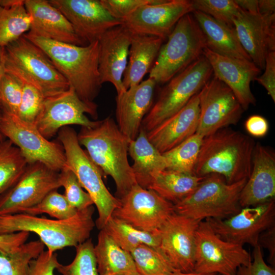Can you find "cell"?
I'll return each mask as SVG.
<instances>
[{
	"label": "cell",
	"mask_w": 275,
	"mask_h": 275,
	"mask_svg": "<svg viewBox=\"0 0 275 275\" xmlns=\"http://www.w3.org/2000/svg\"><path fill=\"white\" fill-rule=\"evenodd\" d=\"M77 139L103 177L113 178L118 199H122L138 184L128 160L130 141L111 117L99 121L93 127H81Z\"/></svg>",
	"instance_id": "cell-1"
},
{
	"label": "cell",
	"mask_w": 275,
	"mask_h": 275,
	"mask_svg": "<svg viewBox=\"0 0 275 275\" xmlns=\"http://www.w3.org/2000/svg\"><path fill=\"white\" fill-rule=\"evenodd\" d=\"M254 140L227 127L204 137L194 175L217 174L228 184L249 177L256 145Z\"/></svg>",
	"instance_id": "cell-2"
},
{
	"label": "cell",
	"mask_w": 275,
	"mask_h": 275,
	"mask_svg": "<svg viewBox=\"0 0 275 275\" xmlns=\"http://www.w3.org/2000/svg\"><path fill=\"white\" fill-rule=\"evenodd\" d=\"M24 36L48 56L81 100L95 103L102 85L98 71V40L79 46L28 33Z\"/></svg>",
	"instance_id": "cell-3"
},
{
	"label": "cell",
	"mask_w": 275,
	"mask_h": 275,
	"mask_svg": "<svg viewBox=\"0 0 275 275\" xmlns=\"http://www.w3.org/2000/svg\"><path fill=\"white\" fill-rule=\"evenodd\" d=\"M93 205L78 210L72 217L52 219L19 213L0 216V234L25 231L37 234L50 254L66 247L76 248L90 238L95 226Z\"/></svg>",
	"instance_id": "cell-4"
},
{
	"label": "cell",
	"mask_w": 275,
	"mask_h": 275,
	"mask_svg": "<svg viewBox=\"0 0 275 275\" xmlns=\"http://www.w3.org/2000/svg\"><path fill=\"white\" fill-rule=\"evenodd\" d=\"M5 71L38 88L45 98L70 86L48 56L24 35L5 47Z\"/></svg>",
	"instance_id": "cell-5"
},
{
	"label": "cell",
	"mask_w": 275,
	"mask_h": 275,
	"mask_svg": "<svg viewBox=\"0 0 275 275\" xmlns=\"http://www.w3.org/2000/svg\"><path fill=\"white\" fill-rule=\"evenodd\" d=\"M167 43L162 45L149 78L162 84L184 70L203 55L205 38L193 14L180 19Z\"/></svg>",
	"instance_id": "cell-6"
},
{
	"label": "cell",
	"mask_w": 275,
	"mask_h": 275,
	"mask_svg": "<svg viewBox=\"0 0 275 275\" xmlns=\"http://www.w3.org/2000/svg\"><path fill=\"white\" fill-rule=\"evenodd\" d=\"M246 181L228 184L219 175L205 176L191 194L174 205L175 212L199 221L229 217L241 209L239 197Z\"/></svg>",
	"instance_id": "cell-7"
},
{
	"label": "cell",
	"mask_w": 275,
	"mask_h": 275,
	"mask_svg": "<svg viewBox=\"0 0 275 275\" xmlns=\"http://www.w3.org/2000/svg\"><path fill=\"white\" fill-rule=\"evenodd\" d=\"M58 135L65 151L67 166L75 174L97 208L98 217L95 226L101 230L119 206L120 200L106 188L101 171L81 147L76 131L65 126L59 130Z\"/></svg>",
	"instance_id": "cell-8"
},
{
	"label": "cell",
	"mask_w": 275,
	"mask_h": 275,
	"mask_svg": "<svg viewBox=\"0 0 275 275\" xmlns=\"http://www.w3.org/2000/svg\"><path fill=\"white\" fill-rule=\"evenodd\" d=\"M212 74L210 63L202 55L168 81L144 117L142 127L147 132L176 113L200 91Z\"/></svg>",
	"instance_id": "cell-9"
},
{
	"label": "cell",
	"mask_w": 275,
	"mask_h": 275,
	"mask_svg": "<svg viewBox=\"0 0 275 275\" xmlns=\"http://www.w3.org/2000/svg\"><path fill=\"white\" fill-rule=\"evenodd\" d=\"M251 260L243 246L222 239L207 221L200 222L196 235L194 271L236 275L238 268Z\"/></svg>",
	"instance_id": "cell-10"
},
{
	"label": "cell",
	"mask_w": 275,
	"mask_h": 275,
	"mask_svg": "<svg viewBox=\"0 0 275 275\" xmlns=\"http://www.w3.org/2000/svg\"><path fill=\"white\" fill-rule=\"evenodd\" d=\"M0 131L20 150L28 164L40 162L60 172L67 167L65 151L60 143L45 138L34 124L18 116L1 111Z\"/></svg>",
	"instance_id": "cell-11"
},
{
	"label": "cell",
	"mask_w": 275,
	"mask_h": 275,
	"mask_svg": "<svg viewBox=\"0 0 275 275\" xmlns=\"http://www.w3.org/2000/svg\"><path fill=\"white\" fill-rule=\"evenodd\" d=\"M61 187L59 172L40 162L28 164L17 181L0 196V216L23 213Z\"/></svg>",
	"instance_id": "cell-12"
},
{
	"label": "cell",
	"mask_w": 275,
	"mask_h": 275,
	"mask_svg": "<svg viewBox=\"0 0 275 275\" xmlns=\"http://www.w3.org/2000/svg\"><path fill=\"white\" fill-rule=\"evenodd\" d=\"M94 119L98 118L97 105L81 100L71 87L61 93L45 98L42 110L35 125L47 139L54 136L62 127L70 125L93 127L99 121H91L85 115Z\"/></svg>",
	"instance_id": "cell-13"
},
{
	"label": "cell",
	"mask_w": 275,
	"mask_h": 275,
	"mask_svg": "<svg viewBox=\"0 0 275 275\" xmlns=\"http://www.w3.org/2000/svg\"><path fill=\"white\" fill-rule=\"evenodd\" d=\"M200 113L197 133L204 137L236 124L244 109L232 91L213 76L198 92Z\"/></svg>",
	"instance_id": "cell-14"
},
{
	"label": "cell",
	"mask_w": 275,
	"mask_h": 275,
	"mask_svg": "<svg viewBox=\"0 0 275 275\" xmlns=\"http://www.w3.org/2000/svg\"><path fill=\"white\" fill-rule=\"evenodd\" d=\"M112 216L150 233L157 232L174 212V204L138 184L120 200Z\"/></svg>",
	"instance_id": "cell-15"
},
{
	"label": "cell",
	"mask_w": 275,
	"mask_h": 275,
	"mask_svg": "<svg viewBox=\"0 0 275 275\" xmlns=\"http://www.w3.org/2000/svg\"><path fill=\"white\" fill-rule=\"evenodd\" d=\"M205 220L222 239L242 246L248 244L254 248L258 245L261 233L275 225L274 200L242 207L238 212L227 218Z\"/></svg>",
	"instance_id": "cell-16"
},
{
	"label": "cell",
	"mask_w": 275,
	"mask_h": 275,
	"mask_svg": "<svg viewBox=\"0 0 275 275\" xmlns=\"http://www.w3.org/2000/svg\"><path fill=\"white\" fill-rule=\"evenodd\" d=\"M194 11L192 1L162 0L137 9L121 20L132 33L167 39L185 15Z\"/></svg>",
	"instance_id": "cell-17"
},
{
	"label": "cell",
	"mask_w": 275,
	"mask_h": 275,
	"mask_svg": "<svg viewBox=\"0 0 275 275\" xmlns=\"http://www.w3.org/2000/svg\"><path fill=\"white\" fill-rule=\"evenodd\" d=\"M200 221L174 212L159 230V248L176 270L194 271L196 231Z\"/></svg>",
	"instance_id": "cell-18"
},
{
	"label": "cell",
	"mask_w": 275,
	"mask_h": 275,
	"mask_svg": "<svg viewBox=\"0 0 275 275\" xmlns=\"http://www.w3.org/2000/svg\"><path fill=\"white\" fill-rule=\"evenodd\" d=\"M71 24L86 45L98 40L108 30L121 24L98 0H49Z\"/></svg>",
	"instance_id": "cell-19"
},
{
	"label": "cell",
	"mask_w": 275,
	"mask_h": 275,
	"mask_svg": "<svg viewBox=\"0 0 275 275\" xmlns=\"http://www.w3.org/2000/svg\"><path fill=\"white\" fill-rule=\"evenodd\" d=\"M233 27L252 61L264 69L267 54L275 51V14L250 13L240 8Z\"/></svg>",
	"instance_id": "cell-20"
},
{
	"label": "cell",
	"mask_w": 275,
	"mask_h": 275,
	"mask_svg": "<svg viewBox=\"0 0 275 275\" xmlns=\"http://www.w3.org/2000/svg\"><path fill=\"white\" fill-rule=\"evenodd\" d=\"M132 33L122 25L112 28L98 39V71L101 84H113L117 95L125 92L123 76L126 68Z\"/></svg>",
	"instance_id": "cell-21"
},
{
	"label": "cell",
	"mask_w": 275,
	"mask_h": 275,
	"mask_svg": "<svg viewBox=\"0 0 275 275\" xmlns=\"http://www.w3.org/2000/svg\"><path fill=\"white\" fill-rule=\"evenodd\" d=\"M203 55L210 63L214 76L232 91L244 111L256 104L250 85L261 69L252 61L222 56L206 47Z\"/></svg>",
	"instance_id": "cell-22"
},
{
	"label": "cell",
	"mask_w": 275,
	"mask_h": 275,
	"mask_svg": "<svg viewBox=\"0 0 275 275\" xmlns=\"http://www.w3.org/2000/svg\"><path fill=\"white\" fill-rule=\"evenodd\" d=\"M275 153L270 147L256 143L249 177L239 197L241 208L274 200Z\"/></svg>",
	"instance_id": "cell-23"
},
{
	"label": "cell",
	"mask_w": 275,
	"mask_h": 275,
	"mask_svg": "<svg viewBox=\"0 0 275 275\" xmlns=\"http://www.w3.org/2000/svg\"><path fill=\"white\" fill-rule=\"evenodd\" d=\"M156 83L148 78L116 98V117L122 133L130 141L138 136L143 120L152 106Z\"/></svg>",
	"instance_id": "cell-24"
},
{
	"label": "cell",
	"mask_w": 275,
	"mask_h": 275,
	"mask_svg": "<svg viewBox=\"0 0 275 275\" xmlns=\"http://www.w3.org/2000/svg\"><path fill=\"white\" fill-rule=\"evenodd\" d=\"M199 113L198 93L178 112L147 132V138L163 154L196 132Z\"/></svg>",
	"instance_id": "cell-25"
},
{
	"label": "cell",
	"mask_w": 275,
	"mask_h": 275,
	"mask_svg": "<svg viewBox=\"0 0 275 275\" xmlns=\"http://www.w3.org/2000/svg\"><path fill=\"white\" fill-rule=\"evenodd\" d=\"M32 22L28 33L52 40L85 46L66 17L46 0H25Z\"/></svg>",
	"instance_id": "cell-26"
},
{
	"label": "cell",
	"mask_w": 275,
	"mask_h": 275,
	"mask_svg": "<svg viewBox=\"0 0 275 275\" xmlns=\"http://www.w3.org/2000/svg\"><path fill=\"white\" fill-rule=\"evenodd\" d=\"M163 41L155 36L132 33L129 61L123 76L126 90L141 83L150 71Z\"/></svg>",
	"instance_id": "cell-27"
},
{
	"label": "cell",
	"mask_w": 275,
	"mask_h": 275,
	"mask_svg": "<svg viewBox=\"0 0 275 275\" xmlns=\"http://www.w3.org/2000/svg\"><path fill=\"white\" fill-rule=\"evenodd\" d=\"M192 14L205 38L206 48L218 54L252 61L240 44L233 27L198 11Z\"/></svg>",
	"instance_id": "cell-28"
},
{
	"label": "cell",
	"mask_w": 275,
	"mask_h": 275,
	"mask_svg": "<svg viewBox=\"0 0 275 275\" xmlns=\"http://www.w3.org/2000/svg\"><path fill=\"white\" fill-rule=\"evenodd\" d=\"M128 152L133 161L131 168L136 182L143 188L155 174L167 169L163 154L150 142L142 127L136 138L129 142Z\"/></svg>",
	"instance_id": "cell-29"
},
{
	"label": "cell",
	"mask_w": 275,
	"mask_h": 275,
	"mask_svg": "<svg viewBox=\"0 0 275 275\" xmlns=\"http://www.w3.org/2000/svg\"><path fill=\"white\" fill-rule=\"evenodd\" d=\"M94 253L100 275H139L131 253L120 246L103 229L98 233Z\"/></svg>",
	"instance_id": "cell-30"
},
{
	"label": "cell",
	"mask_w": 275,
	"mask_h": 275,
	"mask_svg": "<svg viewBox=\"0 0 275 275\" xmlns=\"http://www.w3.org/2000/svg\"><path fill=\"white\" fill-rule=\"evenodd\" d=\"M204 177L165 169L151 178L146 189L155 191L174 205L191 194Z\"/></svg>",
	"instance_id": "cell-31"
},
{
	"label": "cell",
	"mask_w": 275,
	"mask_h": 275,
	"mask_svg": "<svg viewBox=\"0 0 275 275\" xmlns=\"http://www.w3.org/2000/svg\"><path fill=\"white\" fill-rule=\"evenodd\" d=\"M103 229L122 249L131 252L140 244L159 247V230L150 233L139 230L132 226L112 216Z\"/></svg>",
	"instance_id": "cell-32"
},
{
	"label": "cell",
	"mask_w": 275,
	"mask_h": 275,
	"mask_svg": "<svg viewBox=\"0 0 275 275\" xmlns=\"http://www.w3.org/2000/svg\"><path fill=\"white\" fill-rule=\"evenodd\" d=\"M24 1L10 8L0 7V48L6 47L29 32L32 19Z\"/></svg>",
	"instance_id": "cell-33"
},
{
	"label": "cell",
	"mask_w": 275,
	"mask_h": 275,
	"mask_svg": "<svg viewBox=\"0 0 275 275\" xmlns=\"http://www.w3.org/2000/svg\"><path fill=\"white\" fill-rule=\"evenodd\" d=\"M204 136L196 132L177 146L163 153L167 170L193 174Z\"/></svg>",
	"instance_id": "cell-34"
},
{
	"label": "cell",
	"mask_w": 275,
	"mask_h": 275,
	"mask_svg": "<svg viewBox=\"0 0 275 275\" xmlns=\"http://www.w3.org/2000/svg\"><path fill=\"white\" fill-rule=\"evenodd\" d=\"M27 165L19 149L9 140L0 142V196L14 184Z\"/></svg>",
	"instance_id": "cell-35"
},
{
	"label": "cell",
	"mask_w": 275,
	"mask_h": 275,
	"mask_svg": "<svg viewBox=\"0 0 275 275\" xmlns=\"http://www.w3.org/2000/svg\"><path fill=\"white\" fill-rule=\"evenodd\" d=\"M130 253L139 275H170L176 271L159 247L142 244Z\"/></svg>",
	"instance_id": "cell-36"
},
{
	"label": "cell",
	"mask_w": 275,
	"mask_h": 275,
	"mask_svg": "<svg viewBox=\"0 0 275 275\" xmlns=\"http://www.w3.org/2000/svg\"><path fill=\"white\" fill-rule=\"evenodd\" d=\"M44 248L38 239L25 243L15 253L0 252V275H28L31 261L44 251Z\"/></svg>",
	"instance_id": "cell-37"
},
{
	"label": "cell",
	"mask_w": 275,
	"mask_h": 275,
	"mask_svg": "<svg viewBox=\"0 0 275 275\" xmlns=\"http://www.w3.org/2000/svg\"><path fill=\"white\" fill-rule=\"evenodd\" d=\"M75 248L73 260L65 265L60 263L56 270L62 275H100L92 239L89 238Z\"/></svg>",
	"instance_id": "cell-38"
},
{
	"label": "cell",
	"mask_w": 275,
	"mask_h": 275,
	"mask_svg": "<svg viewBox=\"0 0 275 275\" xmlns=\"http://www.w3.org/2000/svg\"><path fill=\"white\" fill-rule=\"evenodd\" d=\"M77 211L69 204L64 195L54 190L49 193L39 203L26 209L23 213L36 216L46 213L55 219L64 220L72 217Z\"/></svg>",
	"instance_id": "cell-39"
},
{
	"label": "cell",
	"mask_w": 275,
	"mask_h": 275,
	"mask_svg": "<svg viewBox=\"0 0 275 275\" xmlns=\"http://www.w3.org/2000/svg\"><path fill=\"white\" fill-rule=\"evenodd\" d=\"M192 3L194 11L207 14L230 27H233V20L240 10L234 0H193Z\"/></svg>",
	"instance_id": "cell-40"
},
{
	"label": "cell",
	"mask_w": 275,
	"mask_h": 275,
	"mask_svg": "<svg viewBox=\"0 0 275 275\" xmlns=\"http://www.w3.org/2000/svg\"><path fill=\"white\" fill-rule=\"evenodd\" d=\"M61 186L65 190L64 196L69 204L77 210L92 206L93 200L85 191L76 176L67 166L59 172Z\"/></svg>",
	"instance_id": "cell-41"
},
{
	"label": "cell",
	"mask_w": 275,
	"mask_h": 275,
	"mask_svg": "<svg viewBox=\"0 0 275 275\" xmlns=\"http://www.w3.org/2000/svg\"><path fill=\"white\" fill-rule=\"evenodd\" d=\"M21 81L22 83V94L17 116L26 123L35 125L42 110L45 98L36 87L27 82Z\"/></svg>",
	"instance_id": "cell-42"
},
{
	"label": "cell",
	"mask_w": 275,
	"mask_h": 275,
	"mask_svg": "<svg viewBox=\"0 0 275 275\" xmlns=\"http://www.w3.org/2000/svg\"><path fill=\"white\" fill-rule=\"evenodd\" d=\"M22 94L21 81L5 73L0 83L1 111L17 116Z\"/></svg>",
	"instance_id": "cell-43"
},
{
	"label": "cell",
	"mask_w": 275,
	"mask_h": 275,
	"mask_svg": "<svg viewBox=\"0 0 275 275\" xmlns=\"http://www.w3.org/2000/svg\"><path fill=\"white\" fill-rule=\"evenodd\" d=\"M162 0H100L110 14L120 21L139 8L148 4L158 3Z\"/></svg>",
	"instance_id": "cell-44"
},
{
	"label": "cell",
	"mask_w": 275,
	"mask_h": 275,
	"mask_svg": "<svg viewBox=\"0 0 275 275\" xmlns=\"http://www.w3.org/2000/svg\"><path fill=\"white\" fill-rule=\"evenodd\" d=\"M236 275H275V269L265 262L261 248L257 245L254 248L250 263L240 266Z\"/></svg>",
	"instance_id": "cell-45"
},
{
	"label": "cell",
	"mask_w": 275,
	"mask_h": 275,
	"mask_svg": "<svg viewBox=\"0 0 275 275\" xmlns=\"http://www.w3.org/2000/svg\"><path fill=\"white\" fill-rule=\"evenodd\" d=\"M59 263L56 253L50 254L47 250L43 251L31 261L28 275H53Z\"/></svg>",
	"instance_id": "cell-46"
},
{
	"label": "cell",
	"mask_w": 275,
	"mask_h": 275,
	"mask_svg": "<svg viewBox=\"0 0 275 275\" xmlns=\"http://www.w3.org/2000/svg\"><path fill=\"white\" fill-rule=\"evenodd\" d=\"M264 73L255 80L267 91L273 101L275 102V51L269 52L265 60Z\"/></svg>",
	"instance_id": "cell-47"
},
{
	"label": "cell",
	"mask_w": 275,
	"mask_h": 275,
	"mask_svg": "<svg viewBox=\"0 0 275 275\" xmlns=\"http://www.w3.org/2000/svg\"><path fill=\"white\" fill-rule=\"evenodd\" d=\"M29 232L21 231L13 233L0 234V252L5 254L16 253L26 242Z\"/></svg>",
	"instance_id": "cell-48"
},
{
	"label": "cell",
	"mask_w": 275,
	"mask_h": 275,
	"mask_svg": "<svg viewBox=\"0 0 275 275\" xmlns=\"http://www.w3.org/2000/svg\"><path fill=\"white\" fill-rule=\"evenodd\" d=\"M258 245L268 251V261L270 266H275V225L263 231L258 238Z\"/></svg>",
	"instance_id": "cell-49"
},
{
	"label": "cell",
	"mask_w": 275,
	"mask_h": 275,
	"mask_svg": "<svg viewBox=\"0 0 275 275\" xmlns=\"http://www.w3.org/2000/svg\"><path fill=\"white\" fill-rule=\"evenodd\" d=\"M246 131L255 137H263L268 132L269 125L265 118L259 115L250 116L245 123Z\"/></svg>",
	"instance_id": "cell-50"
},
{
	"label": "cell",
	"mask_w": 275,
	"mask_h": 275,
	"mask_svg": "<svg viewBox=\"0 0 275 275\" xmlns=\"http://www.w3.org/2000/svg\"><path fill=\"white\" fill-rule=\"evenodd\" d=\"M234 1L238 7L242 10L250 13H259L258 0Z\"/></svg>",
	"instance_id": "cell-51"
},
{
	"label": "cell",
	"mask_w": 275,
	"mask_h": 275,
	"mask_svg": "<svg viewBox=\"0 0 275 275\" xmlns=\"http://www.w3.org/2000/svg\"><path fill=\"white\" fill-rule=\"evenodd\" d=\"M274 0L258 1V13L260 14H269L274 13Z\"/></svg>",
	"instance_id": "cell-52"
},
{
	"label": "cell",
	"mask_w": 275,
	"mask_h": 275,
	"mask_svg": "<svg viewBox=\"0 0 275 275\" xmlns=\"http://www.w3.org/2000/svg\"><path fill=\"white\" fill-rule=\"evenodd\" d=\"M5 47L0 48V83L3 76L5 74ZM1 105L0 102V109Z\"/></svg>",
	"instance_id": "cell-53"
},
{
	"label": "cell",
	"mask_w": 275,
	"mask_h": 275,
	"mask_svg": "<svg viewBox=\"0 0 275 275\" xmlns=\"http://www.w3.org/2000/svg\"><path fill=\"white\" fill-rule=\"evenodd\" d=\"M22 0H0V7L10 8L19 3Z\"/></svg>",
	"instance_id": "cell-54"
},
{
	"label": "cell",
	"mask_w": 275,
	"mask_h": 275,
	"mask_svg": "<svg viewBox=\"0 0 275 275\" xmlns=\"http://www.w3.org/2000/svg\"><path fill=\"white\" fill-rule=\"evenodd\" d=\"M170 275H220L217 273H201V272H197L196 271H191V272H182L178 270H176L172 272Z\"/></svg>",
	"instance_id": "cell-55"
},
{
	"label": "cell",
	"mask_w": 275,
	"mask_h": 275,
	"mask_svg": "<svg viewBox=\"0 0 275 275\" xmlns=\"http://www.w3.org/2000/svg\"><path fill=\"white\" fill-rule=\"evenodd\" d=\"M1 116H2V114H1V112H0V121L1 119ZM4 140V137L0 131V142L3 141Z\"/></svg>",
	"instance_id": "cell-56"
}]
</instances>
